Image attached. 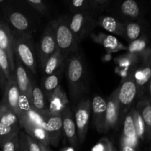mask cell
Here are the masks:
<instances>
[{
    "label": "cell",
    "instance_id": "cell-1",
    "mask_svg": "<svg viewBox=\"0 0 151 151\" xmlns=\"http://www.w3.org/2000/svg\"><path fill=\"white\" fill-rule=\"evenodd\" d=\"M1 9L3 19L13 32L32 35L39 26V15L24 0H5Z\"/></svg>",
    "mask_w": 151,
    "mask_h": 151
},
{
    "label": "cell",
    "instance_id": "cell-2",
    "mask_svg": "<svg viewBox=\"0 0 151 151\" xmlns=\"http://www.w3.org/2000/svg\"><path fill=\"white\" fill-rule=\"evenodd\" d=\"M64 72L69 87L70 107L73 110L81 100L86 97L89 91L88 69L81 52L66 58Z\"/></svg>",
    "mask_w": 151,
    "mask_h": 151
},
{
    "label": "cell",
    "instance_id": "cell-3",
    "mask_svg": "<svg viewBox=\"0 0 151 151\" xmlns=\"http://www.w3.org/2000/svg\"><path fill=\"white\" fill-rule=\"evenodd\" d=\"M13 48L14 58H16L31 73L36 75L37 58L32 35L13 32Z\"/></svg>",
    "mask_w": 151,
    "mask_h": 151
},
{
    "label": "cell",
    "instance_id": "cell-4",
    "mask_svg": "<svg viewBox=\"0 0 151 151\" xmlns=\"http://www.w3.org/2000/svg\"><path fill=\"white\" fill-rule=\"evenodd\" d=\"M55 32L57 50L67 58L79 51V44L69 29L66 15L61 16L50 22Z\"/></svg>",
    "mask_w": 151,
    "mask_h": 151
},
{
    "label": "cell",
    "instance_id": "cell-5",
    "mask_svg": "<svg viewBox=\"0 0 151 151\" xmlns=\"http://www.w3.org/2000/svg\"><path fill=\"white\" fill-rule=\"evenodd\" d=\"M66 19L69 29L78 44L91 34L93 29L97 27L95 16L89 12H78L72 13L70 16L66 15Z\"/></svg>",
    "mask_w": 151,
    "mask_h": 151
},
{
    "label": "cell",
    "instance_id": "cell-6",
    "mask_svg": "<svg viewBox=\"0 0 151 151\" xmlns=\"http://www.w3.org/2000/svg\"><path fill=\"white\" fill-rule=\"evenodd\" d=\"M136 69H132L122 79L120 86L118 87V100L120 111L124 113L131 109L132 104L137 98V88L135 79Z\"/></svg>",
    "mask_w": 151,
    "mask_h": 151
},
{
    "label": "cell",
    "instance_id": "cell-7",
    "mask_svg": "<svg viewBox=\"0 0 151 151\" xmlns=\"http://www.w3.org/2000/svg\"><path fill=\"white\" fill-rule=\"evenodd\" d=\"M22 128L18 115L0 103V145L18 135Z\"/></svg>",
    "mask_w": 151,
    "mask_h": 151
},
{
    "label": "cell",
    "instance_id": "cell-8",
    "mask_svg": "<svg viewBox=\"0 0 151 151\" xmlns=\"http://www.w3.org/2000/svg\"><path fill=\"white\" fill-rule=\"evenodd\" d=\"M35 50L40 66L43 69L49 58L57 50L54 29L50 22L46 27L40 41L35 46Z\"/></svg>",
    "mask_w": 151,
    "mask_h": 151
},
{
    "label": "cell",
    "instance_id": "cell-9",
    "mask_svg": "<svg viewBox=\"0 0 151 151\" xmlns=\"http://www.w3.org/2000/svg\"><path fill=\"white\" fill-rule=\"evenodd\" d=\"M75 122L78 132V142L82 144L86 139L88 128L90 114H91V100L85 97L77 104L75 109Z\"/></svg>",
    "mask_w": 151,
    "mask_h": 151
},
{
    "label": "cell",
    "instance_id": "cell-10",
    "mask_svg": "<svg viewBox=\"0 0 151 151\" xmlns=\"http://www.w3.org/2000/svg\"><path fill=\"white\" fill-rule=\"evenodd\" d=\"M145 13L144 7L137 0H122L116 6L112 16L125 22L144 19Z\"/></svg>",
    "mask_w": 151,
    "mask_h": 151
},
{
    "label": "cell",
    "instance_id": "cell-11",
    "mask_svg": "<svg viewBox=\"0 0 151 151\" xmlns=\"http://www.w3.org/2000/svg\"><path fill=\"white\" fill-rule=\"evenodd\" d=\"M120 114V106L118 100V88L111 94L106 100V111L104 133L114 129L118 124Z\"/></svg>",
    "mask_w": 151,
    "mask_h": 151
},
{
    "label": "cell",
    "instance_id": "cell-12",
    "mask_svg": "<svg viewBox=\"0 0 151 151\" xmlns=\"http://www.w3.org/2000/svg\"><path fill=\"white\" fill-rule=\"evenodd\" d=\"M45 120V130L48 136L50 145L58 147L63 134L62 119L60 114H51L46 113L43 114Z\"/></svg>",
    "mask_w": 151,
    "mask_h": 151
},
{
    "label": "cell",
    "instance_id": "cell-13",
    "mask_svg": "<svg viewBox=\"0 0 151 151\" xmlns=\"http://www.w3.org/2000/svg\"><path fill=\"white\" fill-rule=\"evenodd\" d=\"M60 116L62 119V129L63 135L71 146L74 147H77L79 144L78 132L74 119L73 112L69 105L65 108Z\"/></svg>",
    "mask_w": 151,
    "mask_h": 151
},
{
    "label": "cell",
    "instance_id": "cell-14",
    "mask_svg": "<svg viewBox=\"0 0 151 151\" xmlns=\"http://www.w3.org/2000/svg\"><path fill=\"white\" fill-rule=\"evenodd\" d=\"M1 104L13 111L19 116L20 113V93L15 78L7 81L4 90Z\"/></svg>",
    "mask_w": 151,
    "mask_h": 151
},
{
    "label": "cell",
    "instance_id": "cell-15",
    "mask_svg": "<svg viewBox=\"0 0 151 151\" xmlns=\"http://www.w3.org/2000/svg\"><path fill=\"white\" fill-rule=\"evenodd\" d=\"M14 77L21 98L27 99L30 91L31 81L27 69L16 58H14Z\"/></svg>",
    "mask_w": 151,
    "mask_h": 151
},
{
    "label": "cell",
    "instance_id": "cell-16",
    "mask_svg": "<svg viewBox=\"0 0 151 151\" xmlns=\"http://www.w3.org/2000/svg\"><path fill=\"white\" fill-rule=\"evenodd\" d=\"M106 111V100L100 96H94L91 100V112L93 122L96 129L100 133H104L105 119Z\"/></svg>",
    "mask_w": 151,
    "mask_h": 151
},
{
    "label": "cell",
    "instance_id": "cell-17",
    "mask_svg": "<svg viewBox=\"0 0 151 151\" xmlns=\"http://www.w3.org/2000/svg\"><path fill=\"white\" fill-rule=\"evenodd\" d=\"M95 24L114 35L124 36V22L112 15H101L95 16Z\"/></svg>",
    "mask_w": 151,
    "mask_h": 151
},
{
    "label": "cell",
    "instance_id": "cell-18",
    "mask_svg": "<svg viewBox=\"0 0 151 151\" xmlns=\"http://www.w3.org/2000/svg\"><path fill=\"white\" fill-rule=\"evenodd\" d=\"M68 105H69V98L62 87L58 86L47 103L48 113L60 115Z\"/></svg>",
    "mask_w": 151,
    "mask_h": 151
},
{
    "label": "cell",
    "instance_id": "cell-19",
    "mask_svg": "<svg viewBox=\"0 0 151 151\" xmlns=\"http://www.w3.org/2000/svg\"><path fill=\"white\" fill-rule=\"evenodd\" d=\"M0 49L5 52L11 63L14 66L13 32L5 21L1 19H0Z\"/></svg>",
    "mask_w": 151,
    "mask_h": 151
},
{
    "label": "cell",
    "instance_id": "cell-20",
    "mask_svg": "<svg viewBox=\"0 0 151 151\" xmlns=\"http://www.w3.org/2000/svg\"><path fill=\"white\" fill-rule=\"evenodd\" d=\"M144 64L140 70L135 71L136 84L137 88V97H141L146 91L147 84L151 78L150 57L143 58Z\"/></svg>",
    "mask_w": 151,
    "mask_h": 151
},
{
    "label": "cell",
    "instance_id": "cell-21",
    "mask_svg": "<svg viewBox=\"0 0 151 151\" xmlns=\"http://www.w3.org/2000/svg\"><path fill=\"white\" fill-rule=\"evenodd\" d=\"M124 29L123 38L130 43L145 35L144 32L147 29V22L144 19L125 22H124Z\"/></svg>",
    "mask_w": 151,
    "mask_h": 151
},
{
    "label": "cell",
    "instance_id": "cell-22",
    "mask_svg": "<svg viewBox=\"0 0 151 151\" xmlns=\"http://www.w3.org/2000/svg\"><path fill=\"white\" fill-rule=\"evenodd\" d=\"M64 72L65 63H63L60 66V67L57 71H55L54 73L49 75V76L45 77V78L43 81L42 88H41L42 90L43 93H44V97H45L47 103H48L49 100L50 99L55 90L58 88V86H60V79H61Z\"/></svg>",
    "mask_w": 151,
    "mask_h": 151
},
{
    "label": "cell",
    "instance_id": "cell-23",
    "mask_svg": "<svg viewBox=\"0 0 151 151\" xmlns=\"http://www.w3.org/2000/svg\"><path fill=\"white\" fill-rule=\"evenodd\" d=\"M27 100L32 107L41 114L43 115L48 112V106L44 93L41 88L35 82L31 81L30 91Z\"/></svg>",
    "mask_w": 151,
    "mask_h": 151
},
{
    "label": "cell",
    "instance_id": "cell-24",
    "mask_svg": "<svg viewBox=\"0 0 151 151\" xmlns=\"http://www.w3.org/2000/svg\"><path fill=\"white\" fill-rule=\"evenodd\" d=\"M90 35L94 41L101 44L109 53L117 52L121 50H127V47L122 44L114 35L102 33V32L96 35L94 34H90Z\"/></svg>",
    "mask_w": 151,
    "mask_h": 151
},
{
    "label": "cell",
    "instance_id": "cell-25",
    "mask_svg": "<svg viewBox=\"0 0 151 151\" xmlns=\"http://www.w3.org/2000/svg\"><path fill=\"white\" fill-rule=\"evenodd\" d=\"M145 125V139L150 140L151 134V104L149 97H141L135 107Z\"/></svg>",
    "mask_w": 151,
    "mask_h": 151
},
{
    "label": "cell",
    "instance_id": "cell-26",
    "mask_svg": "<svg viewBox=\"0 0 151 151\" xmlns=\"http://www.w3.org/2000/svg\"><path fill=\"white\" fill-rule=\"evenodd\" d=\"M22 128H24L27 135L35 139L36 141L45 146H50L48 136L45 129L41 127L27 122H20Z\"/></svg>",
    "mask_w": 151,
    "mask_h": 151
},
{
    "label": "cell",
    "instance_id": "cell-27",
    "mask_svg": "<svg viewBox=\"0 0 151 151\" xmlns=\"http://www.w3.org/2000/svg\"><path fill=\"white\" fill-rule=\"evenodd\" d=\"M148 44V38L147 37V35H144L139 38L138 39L130 42L129 46L127 47V51H128V54L131 56L142 57L147 52L150 50Z\"/></svg>",
    "mask_w": 151,
    "mask_h": 151
},
{
    "label": "cell",
    "instance_id": "cell-28",
    "mask_svg": "<svg viewBox=\"0 0 151 151\" xmlns=\"http://www.w3.org/2000/svg\"><path fill=\"white\" fill-rule=\"evenodd\" d=\"M65 61L66 58L57 50L46 62L44 69H42L44 75L47 77L53 74L60 67L63 63H65Z\"/></svg>",
    "mask_w": 151,
    "mask_h": 151
},
{
    "label": "cell",
    "instance_id": "cell-29",
    "mask_svg": "<svg viewBox=\"0 0 151 151\" xmlns=\"http://www.w3.org/2000/svg\"><path fill=\"white\" fill-rule=\"evenodd\" d=\"M123 133L124 137L127 139L128 142L131 143L133 145L136 147V145L137 142V134H136L135 126H134V117H133L132 108L128 111V113L127 114L125 117L123 126Z\"/></svg>",
    "mask_w": 151,
    "mask_h": 151
},
{
    "label": "cell",
    "instance_id": "cell-30",
    "mask_svg": "<svg viewBox=\"0 0 151 151\" xmlns=\"http://www.w3.org/2000/svg\"><path fill=\"white\" fill-rule=\"evenodd\" d=\"M0 66L7 81L15 78L14 66L11 63L5 52L3 51L1 49H0Z\"/></svg>",
    "mask_w": 151,
    "mask_h": 151
},
{
    "label": "cell",
    "instance_id": "cell-31",
    "mask_svg": "<svg viewBox=\"0 0 151 151\" xmlns=\"http://www.w3.org/2000/svg\"><path fill=\"white\" fill-rule=\"evenodd\" d=\"M66 2L72 13L78 12H89L91 13L89 0H66Z\"/></svg>",
    "mask_w": 151,
    "mask_h": 151
},
{
    "label": "cell",
    "instance_id": "cell-32",
    "mask_svg": "<svg viewBox=\"0 0 151 151\" xmlns=\"http://www.w3.org/2000/svg\"><path fill=\"white\" fill-rule=\"evenodd\" d=\"M132 112L137 138L144 140L145 139V125L144 121L142 119V116L136 110L135 108H132Z\"/></svg>",
    "mask_w": 151,
    "mask_h": 151
},
{
    "label": "cell",
    "instance_id": "cell-33",
    "mask_svg": "<svg viewBox=\"0 0 151 151\" xmlns=\"http://www.w3.org/2000/svg\"><path fill=\"white\" fill-rule=\"evenodd\" d=\"M24 1L39 16H47L50 13L48 6L44 0H24Z\"/></svg>",
    "mask_w": 151,
    "mask_h": 151
},
{
    "label": "cell",
    "instance_id": "cell-34",
    "mask_svg": "<svg viewBox=\"0 0 151 151\" xmlns=\"http://www.w3.org/2000/svg\"><path fill=\"white\" fill-rule=\"evenodd\" d=\"M91 13L94 16L100 12L107 10L110 5V0H89Z\"/></svg>",
    "mask_w": 151,
    "mask_h": 151
},
{
    "label": "cell",
    "instance_id": "cell-35",
    "mask_svg": "<svg viewBox=\"0 0 151 151\" xmlns=\"http://www.w3.org/2000/svg\"><path fill=\"white\" fill-rule=\"evenodd\" d=\"M1 151H17L19 147V142L18 135L7 139L0 145Z\"/></svg>",
    "mask_w": 151,
    "mask_h": 151
},
{
    "label": "cell",
    "instance_id": "cell-36",
    "mask_svg": "<svg viewBox=\"0 0 151 151\" xmlns=\"http://www.w3.org/2000/svg\"><path fill=\"white\" fill-rule=\"evenodd\" d=\"M27 142V147L29 151H41L39 143L38 141L33 139L32 137H29L26 134Z\"/></svg>",
    "mask_w": 151,
    "mask_h": 151
},
{
    "label": "cell",
    "instance_id": "cell-37",
    "mask_svg": "<svg viewBox=\"0 0 151 151\" xmlns=\"http://www.w3.org/2000/svg\"><path fill=\"white\" fill-rule=\"evenodd\" d=\"M18 137H19V147L21 151H29L27 147V142L26 133L21 130L18 134Z\"/></svg>",
    "mask_w": 151,
    "mask_h": 151
},
{
    "label": "cell",
    "instance_id": "cell-38",
    "mask_svg": "<svg viewBox=\"0 0 151 151\" xmlns=\"http://www.w3.org/2000/svg\"><path fill=\"white\" fill-rule=\"evenodd\" d=\"M121 151H136V147L131 143L128 142V141H125L122 142Z\"/></svg>",
    "mask_w": 151,
    "mask_h": 151
},
{
    "label": "cell",
    "instance_id": "cell-39",
    "mask_svg": "<svg viewBox=\"0 0 151 151\" xmlns=\"http://www.w3.org/2000/svg\"><path fill=\"white\" fill-rule=\"evenodd\" d=\"M7 79H6L4 72H3L2 69H1V66H0V90L1 91H3V90H4V87H5L6 84H7Z\"/></svg>",
    "mask_w": 151,
    "mask_h": 151
},
{
    "label": "cell",
    "instance_id": "cell-40",
    "mask_svg": "<svg viewBox=\"0 0 151 151\" xmlns=\"http://www.w3.org/2000/svg\"><path fill=\"white\" fill-rule=\"evenodd\" d=\"M39 145H40V147H41V151H52L51 150H50V146H45V145H44L41 144V143H39Z\"/></svg>",
    "mask_w": 151,
    "mask_h": 151
},
{
    "label": "cell",
    "instance_id": "cell-41",
    "mask_svg": "<svg viewBox=\"0 0 151 151\" xmlns=\"http://www.w3.org/2000/svg\"><path fill=\"white\" fill-rule=\"evenodd\" d=\"M4 1H5V0H0V7H1V6H2V4H4Z\"/></svg>",
    "mask_w": 151,
    "mask_h": 151
},
{
    "label": "cell",
    "instance_id": "cell-42",
    "mask_svg": "<svg viewBox=\"0 0 151 151\" xmlns=\"http://www.w3.org/2000/svg\"><path fill=\"white\" fill-rule=\"evenodd\" d=\"M17 151H21V149H20V147H19V149H18V150Z\"/></svg>",
    "mask_w": 151,
    "mask_h": 151
},
{
    "label": "cell",
    "instance_id": "cell-43",
    "mask_svg": "<svg viewBox=\"0 0 151 151\" xmlns=\"http://www.w3.org/2000/svg\"><path fill=\"white\" fill-rule=\"evenodd\" d=\"M65 1H66V0H65Z\"/></svg>",
    "mask_w": 151,
    "mask_h": 151
}]
</instances>
